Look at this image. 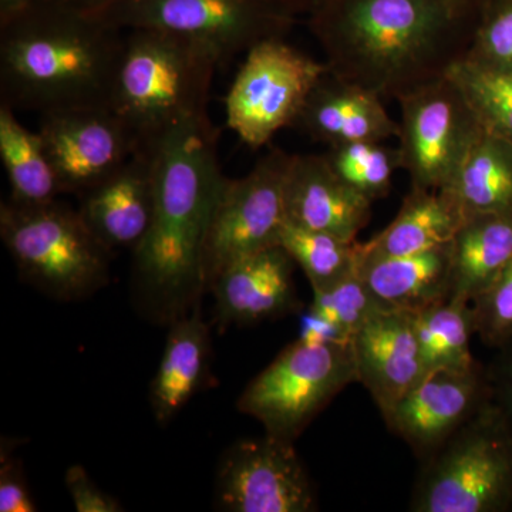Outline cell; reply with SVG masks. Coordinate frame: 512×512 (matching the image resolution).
<instances>
[{
  "mask_svg": "<svg viewBox=\"0 0 512 512\" xmlns=\"http://www.w3.org/2000/svg\"><path fill=\"white\" fill-rule=\"evenodd\" d=\"M308 16L330 73L397 101L463 59L477 23L439 0H319Z\"/></svg>",
  "mask_w": 512,
  "mask_h": 512,
  "instance_id": "1",
  "label": "cell"
},
{
  "mask_svg": "<svg viewBox=\"0 0 512 512\" xmlns=\"http://www.w3.org/2000/svg\"><path fill=\"white\" fill-rule=\"evenodd\" d=\"M218 133L210 117L185 121L157 144L153 220L134 249L138 302L157 322L174 320L200 305L205 292V239L224 175Z\"/></svg>",
  "mask_w": 512,
  "mask_h": 512,
  "instance_id": "2",
  "label": "cell"
},
{
  "mask_svg": "<svg viewBox=\"0 0 512 512\" xmlns=\"http://www.w3.org/2000/svg\"><path fill=\"white\" fill-rule=\"evenodd\" d=\"M124 30L66 0L0 22V97L13 110L110 107Z\"/></svg>",
  "mask_w": 512,
  "mask_h": 512,
  "instance_id": "3",
  "label": "cell"
},
{
  "mask_svg": "<svg viewBox=\"0 0 512 512\" xmlns=\"http://www.w3.org/2000/svg\"><path fill=\"white\" fill-rule=\"evenodd\" d=\"M110 107L140 148H154L175 127L207 116L212 80L221 69L202 43L153 29L124 30Z\"/></svg>",
  "mask_w": 512,
  "mask_h": 512,
  "instance_id": "4",
  "label": "cell"
},
{
  "mask_svg": "<svg viewBox=\"0 0 512 512\" xmlns=\"http://www.w3.org/2000/svg\"><path fill=\"white\" fill-rule=\"evenodd\" d=\"M512 507V427L488 399L420 468L410 511L504 512Z\"/></svg>",
  "mask_w": 512,
  "mask_h": 512,
  "instance_id": "5",
  "label": "cell"
},
{
  "mask_svg": "<svg viewBox=\"0 0 512 512\" xmlns=\"http://www.w3.org/2000/svg\"><path fill=\"white\" fill-rule=\"evenodd\" d=\"M0 237L20 275L60 301H76L109 282L110 249L74 211L57 201L0 208Z\"/></svg>",
  "mask_w": 512,
  "mask_h": 512,
  "instance_id": "6",
  "label": "cell"
},
{
  "mask_svg": "<svg viewBox=\"0 0 512 512\" xmlns=\"http://www.w3.org/2000/svg\"><path fill=\"white\" fill-rule=\"evenodd\" d=\"M357 382L353 343L311 345L296 339L245 387L237 406L265 433L295 443L342 390Z\"/></svg>",
  "mask_w": 512,
  "mask_h": 512,
  "instance_id": "7",
  "label": "cell"
},
{
  "mask_svg": "<svg viewBox=\"0 0 512 512\" xmlns=\"http://www.w3.org/2000/svg\"><path fill=\"white\" fill-rule=\"evenodd\" d=\"M120 30L153 29L195 40L221 67L269 37H284L296 16L275 0H116L97 13Z\"/></svg>",
  "mask_w": 512,
  "mask_h": 512,
  "instance_id": "8",
  "label": "cell"
},
{
  "mask_svg": "<svg viewBox=\"0 0 512 512\" xmlns=\"http://www.w3.org/2000/svg\"><path fill=\"white\" fill-rule=\"evenodd\" d=\"M328 70V64L289 45L284 37L256 43L245 53L225 99L229 130L252 150L265 147L279 130L293 127Z\"/></svg>",
  "mask_w": 512,
  "mask_h": 512,
  "instance_id": "9",
  "label": "cell"
},
{
  "mask_svg": "<svg viewBox=\"0 0 512 512\" xmlns=\"http://www.w3.org/2000/svg\"><path fill=\"white\" fill-rule=\"evenodd\" d=\"M291 160V154L274 148L245 177L222 181L202 256L205 291L239 259L279 245L286 224L285 181Z\"/></svg>",
  "mask_w": 512,
  "mask_h": 512,
  "instance_id": "10",
  "label": "cell"
},
{
  "mask_svg": "<svg viewBox=\"0 0 512 512\" xmlns=\"http://www.w3.org/2000/svg\"><path fill=\"white\" fill-rule=\"evenodd\" d=\"M399 153L412 188L441 191L484 131L447 73L399 100Z\"/></svg>",
  "mask_w": 512,
  "mask_h": 512,
  "instance_id": "11",
  "label": "cell"
},
{
  "mask_svg": "<svg viewBox=\"0 0 512 512\" xmlns=\"http://www.w3.org/2000/svg\"><path fill=\"white\" fill-rule=\"evenodd\" d=\"M293 444L265 433L227 448L215 477V501L220 510L315 511V487Z\"/></svg>",
  "mask_w": 512,
  "mask_h": 512,
  "instance_id": "12",
  "label": "cell"
},
{
  "mask_svg": "<svg viewBox=\"0 0 512 512\" xmlns=\"http://www.w3.org/2000/svg\"><path fill=\"white\" fill-rule=\"evenodd\" d=\"M37 133L62 194L82 197L138 150L136 138L111 107L43 114Z\"/></svg>",
  "mask_w": 512,
  "mask_h": 512,
  "instance_id": "13",
  "label": "cell"
},
{
  "mask_svg": "<svg viewBox=\"0 0 512 512\" xmlns=\"http://www.w3.org/2000/svg\"><path fill=\"white\" fill-rule=\"evenodd\" d=\"M491 397L485 367L430 370L384 417L421 463L436 454Z\"/></svg>",
  "mask_w": 512,
  "mask_h": 512,
  "instance_id": "14",
  "label": "cell"
},
{
  "mask_svg": "<svg viewBox=\"0 0 512 512\" xmlns=\"http://www.w3.org/2000/svg\"><path fill=\"white\" fill-rule=\"evenodd\" d=\"M295 261L281 245L228 266L210 286L220 329L251 326L301 312Z\"/></svg>",
  "mask_w": 512,
  "mask_h": 512,
  "instance_id": "15",
  "label": "cell"
},
{
  "mask_svg": "<svg viewBox=\"0 0 512 512\" xmlns=\"http://www.w3.org/2000/svg\"><path fill=\"white\" fill-rule=\"evenodd\" d=\"M357 380L366 387L382 417L426 375L414 330V313L380 309L353 338Z\"/></svg>",
  "mask_w": 512,
  "mask_h": 512,
  "instance_id": "16",
  "label": "cell"
},
{
  "mask_svg": "<svg viewBox=\"0 0 512 512\" xmlns=\"http://www.w3.org/2000/svg\"><path fill=\"white\" fill-rule=\"evenodd\" d=\"M156 194V148H140L116 173L82 195L79 212L104 247L134 251L150 228Z\"/></svg>",
  "mask_w": 512,
  "mask_h": 512,
  "instance_id": "17",
  "label": "cell"
},
{
  "mask_svg": "<svg viewBox=\"0 0 512 512\" xmlns=\"http://www.w3.org/2000/svg\"><path fill=\"white\" fill-rule=\"evenodd\" d=\"M373 202L340 180L323 156H292L285 181L286 222L357 241Z\"/></svg>",
  "mask_w": 512,
  "mask_h": 512,
  "instance_id": "18",
  "label": "cell"
},
{
  "mask_svg": "<svg viewBox=\"0 0 512 512\" xmlns=\"http://www.w3.org/2000/svg\"><path fill=\"white\" fill-rule=\"evenodd\" d=\"M375 92L328 72L313 87L293 127L328 147L399 137L393 120Z\"/></svg>",
  "mask_w": 512,
  "mask_h": 512,
  "instance_id": "19",
  "label": "cell"
},
{
  "mask_svg": "<svg viewBox=\"0 0 512 512\" xmlns=\"http://www.w3.org/2000/svg\"><path fill=\"white\" fill-rule=\"evenodd\" d=\"M363 281L386 309L419 313L451 296V242L417 254L365 256Z\"/></svg>",
  "mask_w": 512,
  "mask_h": 512,
  "instance_id": "20",
  "label": "cell"
},
{
  "mask_svg": "<svg viewBox=\"0 0 512 512\" xmlns=\"http://www.w3.org/2000/svg\"><path fill=\"white\" fill-rule=\"evenodd\" d=\"M210 359V326L197 305L170 325L150 389L151 410L158 424L167 426L201 389L207 380Z\"/></svg>",
  "mask_w": 512,
  "mask_h": 512,
  "instance_id": "21",
  "label": "cell"
},
{
  "mask_svg": "<svg viewBox=\"0 0 512 512\" xmlns=\"http://www.w3.org/2000/svg\"><path fill=\"white\" fill-rule=\"evenodd\" d=\"M512 261V212L471 215L451 241V296L473 303Z\"/></svg>",
  "mask_w": 512,
  "mask_h": 512,
  "instance_id": "22",
  "label": "cell"
},
{
  "mask_svg": "<svg viewBox=\"0 0 512 512\" xmlns=\"http://www.w3.org/2000/svg\"><path fill=\"white\" fill-rule=\"evenodd\" d=\"M466 220L447 192L412 188L396 218L363 242V255L402 256L441 247L453 241Z\"/></svg>",
  "mask_w": 512,
  "mask_h": 512,
  "instance_id": "23",
  "label": "cell"
},
{
  "mask_svg": "<svg viewBox=\"0 0 512 512\" xmlns=\"http://www.w3.org/2000/svg\"><path fill=\"white\" fill-rule=\"evenodd\" d=\"M447 192L466 218L512 212V141L484 130Z\"/></svg>",
  "mask_w": 512,
  "mask_h": 512,
  "instance_id": "24",
  "label": "cell"
},
{
  "mask_svg": "<svg viewBox=\"0 0 512 512\" xmlns=\"http://www.w3.org/2000/svg\"><path fill=\"white\" fill-rule=\"evenodd\" d=\"M0 157L12 204H49L62 194L42 137L23 126L6 104H0Z\"/></svg>",
  "mask_w": 512,
  "mask_h": 512,
  "instance_id": "25",
  "label": "cell"
},
{
  "mask_svg": "<svg viewBox=\"0 0 512 512\" xmlns=\"http://www.w3.org/2000/svg\"><path fill=\"white\" fill-rule=\"evenodd\" d=\"M414 330L427 372L480 365L471 353V338L477 336L471 303L448 299L414 313Z\"/></svg>",
  "mask_w": 512,
  "mask_h": 512,
  "instance_id": "26",
  "label": "cell"
},
{
  "mask_svg": "<svg viewBox=\"0 0 512 512\" xmlns=\"http://www.w3.org/2000/svg\"><path fill=\"white\" fill-rule=\"evenodd\" d=\"M279 245L308 278L313 292L335 284L363 264V242L348 241L286 222Z\"/></svg>",
  "mask_w": 512,
  "mask_h": 512,
  "instance_id": "27",
  "label": "cell"
},
{
  "mask_svg": "<svg viewBox=\"0 0 512 512\" xmlns=\"http://www.w3.org/2000/svg\"><path fill=\"white\" fill-rule=\"evenodd\" d=\"M326 160L343 183L370 202L383 200L392 191L393 177L402 170L399 147L384 141H359L328 147Z\"/></svg>",
  "mask_w": 512,
  "mask_h": 512,
  "instance_id": "28",
  "label": "cell"
},
{
  "mask_svg": "<svg viewBox=\"0 0 512 512\" xmlns=\"http://www.w3.org/2000/svg\"><path fill=\"white\" fill-rule=\"evenodd\" d=\"M447 76L460 87L484 130L512 141V73L461 59Z\"/></svg>",
  "mask_w": 512,
  "mask_h": 512,
  "instance_id": "29",
  "label": "cell"
},
{
  "mask_svg": "<svg viewBox=\"0 0 512 512\" xmlns=\"http://www.w3.org/2000/svg\"><path fill=\"white\" fill-rule=\"evenodd\" d=\"M463 59L512 73V0H484Z\"/></svg>",
  "mask_w": 512,
  "mask_h": 512,
  "instance_id": "30",
  "label": "cell"
},
{
  "mask_svg": "<svg viewBox=\"0 0 512 512\" xmlns=\"http://www.w3.org/2000/svg\"><path fill=\"white\" fill-rule=\"evenodd\" d=\"M362 268V266H360ZM360 268L322 291L313 292L311 306L326 318L342 326L355 338L357 330L383 308L366 282Z\"/></svg>",
  "mask_w": 512,
  "mask_h": 512,
  "instance_id": "31",
  "label": "cell"
},
{
  "mask_svg": "<svg viewBox=\"0 0 512 512\" xmlns=\"http://www.w3.org/2000/svg\"><path fill=\"white\" fill-rule=\"evenodd\" d=\"M471 306L477 336L485 346L498 350L512 342V261Z\"/></svg>",
  "mask_w": 512,
  "mask_h": 512,
  "instance_id": "32",
  "label": "cell"
},
{
  "mask_svg": "<svg viewBox=\"0 0 512 512\" xmlns=\"http://www.w3.org/2000/svg\"><path fill=\"white\" fill-rule=\"evenodd\" d=\"M64 483L77 512L123 511L119 501L104 493L82 466L70 467L64 477Z\"/></svg>",
  "mask_w": 512,
  "mask_h": 512,
  "instance_id": "33",
  "label": "cell"
},
{
  "mask_svg": "<svg viewBox=\"0 0 512 512\" xmlns=\"http://www.w3.org/2000/svg\"><path fill=\"white\" fill-rule=\"evenodd\" d=\"M0 466V512H35L36 503L30 494L28 480L15 458L2 451Z\"/></svg>",
  "mask_w": 512,
  "mask_h": 512,
  "instance_id": "34",
  "label": "cell"
},
{
  "mask_svg": "<svg viewBox=\"0 0 512 512\" xmlns=\"http://www.w3.org/2000/svg\"><path fill=\"white\" fill-rule=\"evenodd\" d=\"M298 340L311 345H348L353 343V336L338 323L309 306L299 316Z\"/></svg>",
  "mask_w": 512,
  "mask_h": 512,
  "instance_id": "35",
  "label": "cell"
},
{
  "mask_svg": "<svg viewBox=\"0 0 512 512\" xmlns=\"http://www.w3.org/2000/svg\"><path fill=\"white\" fill-rule=\"evenodd\" d=\"M491 399L503 410L512 427V342L497 350V355L485 366Z\"/></svg>",
  "mask_w": 512,
  "mask_h": 512,
  "instance_id": "36",
  "label": "cell"
},
{
  "mask_svg": "<svg viewBox=\"0 0 512 512\" xmlns=\"http://www.w3.org/2000/svg\"><path fill=\"white\" fill-rule=\"evenodd\" d=\"M439 2L460 18L477 22L478 13H480L484 0H439Z\"/></svg>",
  "mask_w": 512,
  "mask_h": 512,
  "instance_id": "37",
  "label": "cell"
},
{
  "mask_svg": "<svg viewBox=\"0 0 512 512\" xmlns=\"http://www.w3.org/2000/svg\"><path fill=\"white\" fill-rule=\"evenodd\" d=\"M49 2H55V0H0V22L18 15L23 10L45 5Z\"/></svg>",
  "mask_w": 512,
  "mask_h": 512,
  "instance_id": "38",
  "label": "cell"
},
{
  "mask_svg": "<svg viewBox=\"0 0 512 512\" xmlns=\"http://www.w3.org/2000/svg\"><path fill=\"white\" fill-rule=\"evenodd\" d=\"M275 2L285 10H288L289 13H292L293 16H296L299 13H306L308 15L319 0H275Z\"/></svg>",
  "mask_w": 512,
  "mask_h": 512,
  "instance_id": "39",
  "label": "cell"
},
{
  "mask_svg": "<svg viewBox=\"0 0 512 512\" xmlns=\"http://www.w3.org/2000/svg\"><path fill=\"white\" fill-rule=\"evenodd\" d=\"M70 5L76 6L77 9L84 10V12L97 13L103 12L104 9L109 8L111 3L116 0H66Z\"/></svg>",
  "mask_w": 512,
  "mask_h": 512,
  "instance_id": "40",
  "label": "cell"
}]
</instances>
